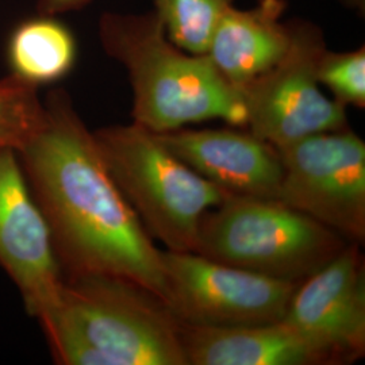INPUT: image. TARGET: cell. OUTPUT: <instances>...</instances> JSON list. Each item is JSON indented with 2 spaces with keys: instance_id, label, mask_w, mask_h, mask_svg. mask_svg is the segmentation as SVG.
<instances>
[{
  "instance_id": "7a4b0ae2",
  "label": "cell",
  "mask_w": 365,
  "mask_h": 365,
  "mask_svg": "<svg viewBox=\"0 0 365 365\" xmlns=\"http://www.w3.org/2000/svg\"><path fill=\"white\" fill-rule=\"evenodd\" d=\"M37 318L58 364L188 365L170 307L119 277L64 276Z\"/></svg>"
},
{
  "instance_id": "ac0fdd59",
  "label": "cell",
  "mask_w": 365,
  "mask_h": 365,
  "mask_svg": "<svg viewBox=\"0 0 365 365\" xmlns=\"http://www.w3.org/2000/svg\"><path fill=\"white\" fill-rule=\"evenodd\" d=\"M91 0H38L39 13L45 16L78 11L88 6Z\"/></svg>"
},
{
  "instance_id": "ba28073f",
  "label": "cell",
  "mask_w": 365,
  "mask_h": 365,
  "mask_svg": "<svg viewBox=\"0 0 365 365\" xmlns=\"http://www.w3.org/2000/svg\"><path fill=\"white\" fill-rule=\"evenodd\" d=\"M165 304L197 327H248L282 321L302 282H288L210 260L195 252H163Z\"/></svg>"
},
{
  "instance_id": "e0dca14e",
  "label": "cell",
  "mask_w": 365,
  "mask_h": 365,
  "mask_svg": "<svg viewBox=\"0 0 365 365\" xmlns=\"http://www.w3.org/2000/svg\"><path fill=\"white\" fill-rule=\"evenodd\" d=\"M318 81L341 105L365 108V46L346 52L327 49L318 64Z\"/></svg>"
},
{
  "instance_id": "7c38bea8",
  "label": "cell",
  "mask_w": 365,
  "mask_h": 365,
  "mask_svg": "<svg viewBox=\"0 0 365 365\" xmlns=\"http://www.w3.org/2000/svg\"><path fill=\"white\" fill-rule=\"evenodd\" d=\"M180 336L188 365H336L324 348L283 319L225 327L180 322Z\"/></svg>"
},
{
  "instance_id": "6da1fadb",
  "label": "cell",
  "mask_w": 365,
  "mask_h": 365,
  "mask_svg": "<svg viewBox=\"0 0 365 365\" xmlns=\"http://www.w3.org/2000/svg\"><path fill=\"white\" fill-rule=\"evenodd\" d=\"M16 153L64 276L119 277L165 303L163 250L119 191L66 91L49 92L38 129Z\"/></svg>"
},
{
  "instance_id": "277c9868",
  "label": "cell",
  "mask_w": 365,
  "mask_h": 365,
  "mask_svg": "<svg viewBox=\"0 0 365 365\" xmlns=\"http://www.w3.org/2000/svg\"><path fill=\"white\" fill-rule=\"evenodd\" d=\"M348 244L277 197L230 194L200 218L195 253L250 272L303 282Z\"/></svg>"
},
{
  "instance_id": "2e32d148",
  "label": "cell",
  "mask_w": 365,
  "mask_h": 365,
  "mask_svg": "<svg viewBox=\"0 0 365 365\" xmlns=\"http://www.w3.org/2000/svg\"><path fill=\"white\" fill-rule=\"evenodd\" d=\"M42 117L38 86L14 73L0 78V150L18 152L38 129Z\"/></svg>"
},
{
  "instance_id": "5bb4252c",
  "label": "cell",
  "mask_w": 365,
  "mask_h": 365,
  "mask_svg": "<svg viewBox=\"0 0 365 365\" xmlns=\"http://www.w3.org/2000/svg\"><path fill=\"white\" fill-rule=\"evenodd\" d=\"M78 56L72 31L45 16L22 24L11 36L7 58L14 75L36 86L64 78Z\"/></svg>"
},
{
  "instance_id": "4fadbf2b",
  "label": "cell",
  "mask_w": 365,
  "mask_h": 365,
  "mask_svg": "<svg viewBox=\"0 0 365 365\" xmlns=\"http://www.w3.org/2000/svg\"><path fill=\"white\" fill-rule=\"evenodd\" d=\"M287 0H259L250 9L232 6L215 27L207 56L223 78L242 91L287 52Z\"/></svg>"
},
{
  "instance_id": "9c48e42d",
  "label": "cell",
  "mask_w": 365,
  "mask_h": 365,
  "mask_svg": "<svg viewBox=\"0 0 365 365\" xmlns=\"http://www.w3.org/2000/svg\"><path fill=\"white\" fill-rule=\"evenodd\" d=\"M324 348L336 365L365 354V265L360 244L349 242L298 284L283 318Z\"/></svg>"
},
{
  "instance_id": "8fae6325",
  "label": "cell",
  "mask_w": 365,
  "mask_h": 365,
  "mask_svg": "<svg viewBox=\"0 0 365 365\" xmlns=\"http://www.w3.org/2000/svg\"><path fill=\"white\" fill-rule=\"evenodd\" d=\"M187 167L235 195L277 197L282 163L277 150L248 129H176L156 133Z\"/></svg>"
},
{
  "instance_id": "8992f818",
  "label": "cell",
  "mask_w": 365,
  "mask_h": 365,
  "mask_svg": "<svg viewBox=\"0 0 365 365\" xmlns=\"http://www.w3.org/2000/svg\"><path fill=\"white\" fill-rule=\"evenodd\" d=\"M287 52L242 88L247 128L280 149L321 133L349 128L346 108L327 98L318 81V64L327 49L325 33L309 19H289Z\"/></svg>"
},
{
  "instance_id": "3957f363",
  "label": "cell",
  "mask_w": 365,
  "mask_h": 365,
  "mask_svg": "<svg viewBox=\"0 0 365 365\" xmlns=\"http://www.w3.org/2000/svg\"><path fill=\"white\" fill-rule=\"evenodd\" d=\"M99 39L128 72L134 123L153 133L210 119L247 128L242 91L222 76L207 54H191L175 45L155 10L103 14Z\"/></svg>"
},
{
  "instance_id": "9a60e30c",
  "label": "cell",
  "mask_w": 365,
  "mask_h": 365,
  "mask_svg": "<svg viewBox=\"0 0 365 365\" xmlns=\"http://www.w3.org/2000/svg\"><path fill=\"white\" fill-rule=\"evenodd\" d=\"M168 38L191 54H206L214 30L235 0H153Z\"/></svg>"
},
{
  "instance_id": "d6986e66",
  "label": "cell",
  "mask_w": 365,
  "mask_h": 365,
  "mask_svg": "<svg viewBox=\"0 0 365 365\" xmlns=\"http://www.w3.org/2000/svg\"><path fill=\"white\" fill-rule=\"evenodd\" d=\"M345 9L354 11L359 16L365 15V0H336Z\"/></svg>"
},
{
  "instance_id": "30bf717a",
  "label": "cell",
  "mask_w": 365,
  "mask_h": 365,
  "mask_svg": "<svg viewBox=\"0 0 365 365\" xmlns=\"http://www.w3.org/2000/svg\"><path fill=\"white\" fill-rule=\"evenodd\" d=\"M0 265L36 318L57 299L64 283L48 223L13 149L0 150Z\"/></svg>"
},
{
  "instance_id": "5b68a950",
  "label": "cell",
  "mask_w": 365,
  "mask_h": 365,
  "mask_svg": "<svg viewBox=\"0 0 365 365\" xmlns=\"http://www.w3.org/2000/svg\"><path fill=\"white\" fill-rule=\"evenodd\" d=\"M106 167L145 230L172 252H195L203 214L230 192L187 167L137 123L93 131Z\"/></svg>"
},
{
  "instance_id": "52a82bcc",
  "label": "cell",
  "mask_w": 365,
  "mask_h": 365,
  "mask_svg": "<svg viewBox=\"0 0 365 365\" xmlns=\"http://www.w3.org/2000/svg\"><path fill=\"white\" fill-rule=\"evenodd\" d=\"M277 199L349 242L365 240V144L351 129L329 131L276 149Z\"/></svg>"
}]
</instances>
